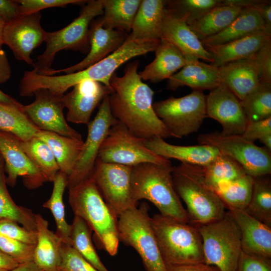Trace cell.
<instances>
[{"mask_svg": "<svg viewBox=\"0 0 271 271\" xmlns=\"http://www.w3.org/2000/svg\"><path fill=\"white\" fill-rule=\"evenodd\" d=\"M138 60L128 63L124 75L114 73L110 80L113 92L109 95L111 112L134 135L149 140L171 137L156 114L153 99L154 91L142 80L138 72Z\"/></svg>", "mask_w": 271, "mask_h": 271, "instance_id": "cell-1", "label": "cell"}, {"mask_svg": "<svg viewBox=\"0 0 271 271\" xmlns=\"http://www.w3.org/2000/svg\"><path fill=\"white\" fill-rule=\"evenodd\" d=\"M172 167L152 163L132 166L130 175L132 197L137 202L142 199L149 201L163 216L190 223L187 212L174 188Z\"/></svg>", "mask_w": 271, "mask_h": 271, "instance_id": "cell-2", "label": "cell"}, {"mask_svg": "<svg viewBox=\"0 0 271 271\" xmlns=\"http://www.w3.org/2000/svg\"><path fill=\"white\" fill-rule=\"evenodd\" d=\"M175 189L186 204L190 223L201 225L221 218L226 207L206 183L201 166L183 163L172 167Z\"/></svg>", "mask_w": 271, "mask_h": 271, "instance_id": "cell-3", "label": "cell"}, {"mask_svg": "<svg viewBox=\"0 0 271 271\" xmlns=\"http://www.w3.org/2000/svg\"><path fill=\"white\" fill-rule=\"evenodd\" d=\"M69 189V202L74 216L84 220L94 231L100 246L116 254L119 239L117 218L111 212L90 176Z\"/></svg>", "mask_w": 271, "mask_h": 271, "instance_id": "cell-4", "label": "cell"}, {"mask_svg": "<svg viewBox=\"0 0 271 271\" xmlns=\"http://www.w3.org/2000/svg\"><path fill=\"white\" fill-rule=\"evenodd\" d=\"M151 220L167 267L204 262L202 238L195 225L160 213Z\"/></svg>", "mask_w": 271, "mask_h": 271, "instance_id": "cell-5", "label": "cell"}, {"mask_svg": "<svg viewBox=\"0 0 271 271\" xmlns=\"http://www.w3.org/2000/svg\"><path fill=\"white\" fill-rule=\"evenodd\" d=\"M160 41L137 40L128 36L120 48L90 67L70 74L47 76L46 86L50 91L60 96L84 80L97 81L111 87L110 78L119 67L133 57L155 51Z\"/></svg>", "mask_w": 271, "mask_h": 271, "instance_id": "cell-6", "label": "cell"}, {"mask_svg": "<svg viewBox=\"0 0 271 271\" xmlns=\"http://www.w3.org/2000/svg\"><path fill=\"white\" fill-rule=\"evenodd\" d=\"M195 225L202 238L204 263L220 271H236L242 252L241 235L230 211L218 220Z\"/></svg>", "mask_w": 271, "mask_h": 271, "instance_id": "cell-7", "label": "cell"}, {"mask_svg": "<svg viewBox=\"0 0 271 271\" xmlns=\"http://www.w3.org/2000/svg\"><path fill=\"white\" fill-rule=\"evenodd\" d=\"M145 202L122 213L117 219L119 241L132 247L140 256L146 271H167L161 254Z\"/></svg>", "mask_w": 271, "mask_h": 271, "instance_id": "cell-8", "label": "cell"}, {"mask_svg": "<svg viewBox=\"0 0 271 271\" xmlns=\"http://www.w3.org/2000/svg\"><path fill=\"white\" fill-rule=\"evenodd\" d=\"M80 14L63 29L47 32L46 48L32 65L38 73L42 74L51 68L55 55L63 50L85 51L89 46V28L93 19L103 14L102 0H90L83 6Z\"/></svg>", "mask_w": 271, "mask_h": 271, "instance_id": "cell-9", "label": "cell"}, {"mask_svg": "<svg viewBox=\"0 0 271 271\" xmlns=\"http://www.w3.org/2000/svg\"><path fill=\"white\" fill-rule=\"evenodd\" d=\"M146 140L134 135L117 120L109 129L96 161L130 167L144 163L172 166L169 159L149 149L145 145Z\"/></svg>", "mask_w": 271, "mask_h": 271, "instance_id": "cell-10", "label": "cell"}, {"mask_svg": "<svg viewBox=\"0 0 271 271\" xmlns=\"http://www.w3.org/2000/svg\"><path fill=\"white\" fill-rule=\"evenodd\" d=\"M206 96L202 91H192L183 97L157 101L153 108L171 136L182 138L197 132L207 117Z\"/></svg>", "mask_w": 271, "mask_h": 271, "instance_id": "cell-11", "label": "cell"}, {"mask_svg": "<svg viewBox=\"0 0 271 271\" xmlns=\"http://www.w3.org/2000/svg\"><path fill=\"white\" fill-rule=\"evenodd\" d=\"M197 140L199 144L213 147L220 154L232 158L252 177L271 173L270 151L255 145L241 135L225 136L214 131L200 134Z\"/></svg>", "mask_w": 271, "mask_h": 271, "instance_id": "cell-12", "label": "cell"}, {"mask_svg": "<svg viewBox=\"0 0 271 271\" xmlns=\"http://www.w3.org/2000/svg\"><path fill=\"white\" fill-rule=\"evenodd\" d=\"M131 168L96 161L90 176L103 200L117 219L124 212L138 206L131 195Z\"/></svg>", "mask_w": 271, "mask_h": 271, "instance_id": "cell-13", "label": "cell"}, {"mask_svg": "<svg viewBox=\"0 0 271 271\" xmlns=\"http://www.w3.org/2000/svg\"><path fill=\"white\" fill-rule=\"evenodd\" d=\"M117 120L110 111L109 95L106 96L96 116L87 124V138L73 171L68 177L67 188H71L90 177L101 145L109 129Z\"/></svg>", "mask_w": 271, "mask_h": 271, "instance_id": "cell-14", "label": "cell"}, {"mask_svg": "<svg viewBox=\"0 0 271 271\" xmlns=\"http://www.w3.org/2000/svg\"><path fill=\"white\" fill-rule=\"evenodd\" d=\"M35 100L24 105V111L31 121L40 130L56 133L61 136L82 139L80 133L67 122L63 114L62 97L47 89L33 93Z\"/></svg>", "mask_w": 271, "mask_h": 271, "instance_id": "cell-15", "label": "cell"}, {"mask_svg": "<svg viewBox=\"0 0 271 271\" xmlns=\"http://www.w3.org/2000/svg\"><path fill=\"white\" fill-rule=\"evenodd\" d=\"M40 12L21 16L6 23L3 32L4 44L13 52L16 58L29 65L34 62L33 51L45 42L47 32L41 25Z\"/></svg>", "mask_w": 271, "mask_h": 271, "instance_id": "cell-16", "label": "cell"}, {"mask_svg": "<svg viewBox=\"0 0 271 271\" xmlns=\"http://www.w3.org/2000/svg\"><path fill=\"white\" fill-rule=\"evenodd\" d=\"M0 153L7 174V184L15 186L19 177L29 189L38 188L47 182L40 171L22 149L20 139L15 135L0 130Z\"/></svg>", "mask_w": 271, "mask_h": 271, "instance_id": "cell-17", "label": "cell"}, {"mask_svg": "<svg viewBox=\"0 0 271 271\" xmlns=\"http://www.w3.org/2000/svg\"><path fill=\"white\" fill-rule=\"evenodd\" d=\"M206 116L217 121L225 136L242 135L248 121L240 101L220 83L206 96Z\"/></svg>", "mask_w": 271, "mask_h": 271, "instance_id": "cell-18", "label": "cell"}, {"mask_svg": "<svg viewBox=\"0 0 271 271\" xmlns=\"http://www.w3.org/2000/svg\"><path fill=\"white\" fill-rule=\"evenodd\" d=\"M90 25L89 32L90 50L84 59L67 68L59 70L52 69L40 74L55 75L61 72L70 74L84 70L117 50L123 44L128 36L125 32L104 28L101 18L93 21Z\"/></svg>", "mask_w": 271, "mask_h": 271, "instance_id": "cell-19", "label": "cell"}, {"mask_svg": "<svg viewBox=\"0 0 271 271\" xmlns=\"http://www.w3.org/2000/svg\"><path fill=\"white\" fill-rule=\"evenodd\" d=\"M112 92L111 87L91 80H84L76 84L72 91L61 98L64 108L68 109L66 120L87 125L95 108Z\"/></svg>", "mask_w": 271, "mask_h": 271, "instance_id": "cell-20", "label": "cell"}, {"mask_svg": "<svg viewBox=\"0 0 271 271\" xmlns=\"http://www.w3.org/2000/svg\"><path fill=\"white\" fill-rule=\"evenodd\" d=\"M161 39L173 44L186 60L202 59L210 63L213 61L211 54L189 27L185 16H175L165 9Z\"/></svg>", "mask_w": 271, "mask_h": 271, "instance_id": "cell-21", "label": "cell"}, {"mask_svg": "<svg viewBox=\"0 0 271 271\" xmlns=\"http://www.w3.org/2000/svg\"><path fill=\"white\" fill-rule=\"evenodd\" d=\"M228 211L239 227L242 251L271 259V227L251 216L244 210Z\"/></svg>", "mask_w": 271, "mask_h": 271, "instance_id": "cell-22", "label": "cell"}, {"mask_svg": "<svg viewBox=\"0 0 271 271\" xmlns=\"http://www.w3.org/2000/svg\"><path fill=\"white\" fill-rule=\"evenodd\" d=\"M270 40L271 31L264 30L225 44L205 48L212 55L210 64L219 67L231 62L253 57Z\"/></svg>", "mask_w": 271, "mask_h": 271, "instance_id": "cell-23", "label": "cell"}, {"mask_svg": "<svg viewBox=\"0 0 271 271\" xmlns=\"http://www.w3.org/2000/svg\"><path fill=\"white\" fill-rule=\"evenodd\" d=\"M145 145L156 154L167 159H175L183 163L201 167L206 166L220 154L216 148L209 145H174L158 137L146 140Z\"/></svg>", "mask_w": 271, "mask_h": 271, "instance_id": "cell-24", "label": "cell"}, {"mask_svg": "<svg viewBox=\"0 0 271 271\" xmlns=\"http://www.w3.org/2000/svg\"><path fill=\"white\" fill-rule=\"evenodd\" d=\"M220 83L242 100L259 83L258 69L253 57L218 67Z\"/></svg>", "mask_w": 271, "mask_h": 271, "instance_id": "cell-25", "label": "cell"}, {"mask_svg": "<svg viewBox=\"0 0 271 271\" xmlns=\"http://www.w3.org/2000/svg\"><path fill=\"white\" fill-rule=\"evenodd\" d=\"M220 84L218 67L200 61L187 60L186 64L180 71L168 79L167 88L175 90L186 86L193 91L211 90Z\"/></svg>", "mask_w": 271, "mask_h": 271, "instance_id": "cell-26", "label": "cell"}, {"mask_svg": "<svg viewBox=\"0 0 271 271\" xmlns=\"http://www.w3.org/2000/svg\"><path fill=\"white\" fill-rule=\"evenodd\" d=\"M35 219L37 238L33 261L43 271H61L62 241L41 214H35Z\"/></svg>", "mask_w": 271, "mask_h": 271, "instance_id": "cell-27", "label": "cell"}, {"mask_svg": "<svg viewBox=\"0 0 271 271\" xmlns=\"http://www.w3.org/2000/svg\"><path fill=\"white\" fill-rule=\"evenodd\" d=\"M268 29L255 7L243 8L236 18L220 33L201 41L204 47L225 44L260 31Z\"/></svg>", "mask_w": 271, "mask_h": 271, "instance_id": "cell-28", "label": "cell"}, {"mask_svg": "<svg viewBox=\"0 0 271 271\" xmlns=\"http://www.w3.org/2000/svg\"><path fill=\"white\" fill-rule=\"evenodd\" d=\"M165 13V1H142L129 37L137 40H161Z\"/></svg>", "mask_w": 271, "mask_h": 271, "instance_id": "cell-29", "label": "cell"}, {"mask_svg": "<svg viewBox=\"0 0 271 271\" xmlns=\"http://www.w3.org/2000/svg\"><path fill=\"white\" fill-rule=\"evenodd\" d=\"M155 52V59L139 73L142 80L158 83L168 79L187 63L181 52L165 40H161Z\"/></svg>", "mask_w": 271, "mask_h": 271, "instance_id": "cell-30", "label": "cell"}, {"mask_svg": "<svg viewBox=\"0 0 271 271\" xmlns=\"http://www.w3.org/2000/svg\"><path fill=\"white\" fill-rule=\"evenodd\" d=\"M44 142L53 153L60 171L70 176L82 151L84 141L55 132L40 130L34 136Z\"/></svg>", "mask_w": 271, "mask_h": 271, "instance_id": "cell-31", "label": "cell"}, {"mask_svg": "<svg viewBox=\"0 0 271 271\" xmlns=\"http://www.w3.org/2000/svg\"><path fill=\"white\" fill-rule=\"evenodd\" d=\"M242 9L232 6L219 5L212 9L188 26L201 41L227 28Z\"/></svg>", "mask_w": 271, "mask_h": 271, "instance_id": "cell-32", "label": "cell"}, {"mask_svg": "<svg viewBox=\"0 0 271 271\" xmlns=\"http://www.w3.org/2000/svg\"><path fill=\"white\" fill-rule=\"evenodd\" d=\"M141 0H102L105 28L126 33L131 31L133 22L141 3Z\"/></svg>", "mask_w": 271, "mask_h": 271, "instance_id": "cell-33", "label": "cell"}, {"mask_svg": "<svg viewBox=\"0 0 271 271\" xmlns=\"http://www.w3.org/2000/svg\"><path fill=\"white\" fill-rule=\"evenodd\" d=\"M68 176L59 171L53 182L52 192L50 198L44 202L43 206L51 212L56 224V234L63 243L71 246L70 232L71 225L65 218L63 194L67 186Z\"/></svg>", "mask_w": 271, "mask_h": 271, "instance_id": "cell-34", "label": "cell"}, {"mask_svg": "<svg viewBox=\"0 0 271 271\" xmlns=\"http://www.w3.org/2000/svg\"><path fill=\"white\" fill-rule=\"evenodd\" d=\"M5 173V162L0 155V218L13 220L36 231L35 214L31 209L19 206L14 201L7 189Z\"/></svg>", "mask_w": 271, "mask_h": 271, "instance_id": "cell-35", "label": "cell"}, {"mask_svg": "<svg viewBox=\"0 0 271 271\" xmlns=\"http://www.w3.org/2000/svg\"><path fill=\"white\" fill-rule=\"evenodd\" d=\"M0 130L10 132L20 140L33 138L40 130L29 119L23 107L0 103Z\"/></svg>", "mask_w": 271, "mask_h": 271, "instance_id": "cell-36", "label": "cell"}, {"mask_svg": "<svg viewBox=\"0 0 271 271\" xmlns=\"http://www.w3.org/2000/svg\"><path fill=\"white\" fill-rule=\"evenodd\" d=\"M244 211L271 227V180L270 175L253 177L250 201Z\"/></svg>", "mask_w": 271, "mask_h": 271, "instance_id": "cell-37", "label": "cell"}, {"mask_svg": "<svg viewBox=\"0 0 271 271\" xmlns=\"http://www.w3.org/2000/svg\"><path fill=\"white\" fill-rule=\"evenodd\" d=\"M253 183V177L246 174L234 181L220 184L213 190L228 210H244L250 199Z\"/></svg>", "mask_w": 271, "mask_h": 271, "instance_id": "cell-38", "label": "cell"}, {"mask_svg": "<svg viewBox=\"0 0 271 271\" xmlns=\"http://www.w3.org/2000/svg\"><path fill=\"white\" fill-rule=\"evenodd\" d=\"M20 144L30 159L43 175L47 182H53L60 169L48 146L35 136L26 141L20 140Z\"/></svg>", "mask_w": 271, "mask_h": 271, "instance_id": "cell-39", "label": "cell"}, {"mask_svg": "<svg viewBox=\"0 0 271 271\" xmlns=\"http://www.w3.org/2000/svg\"><path fill=\"white\" fill-rule=\"evenodd\" d=\"M202 167L205 180L213 189L220 184L234 181L246 174L235 160L221 154Z\"/></svg>", "mask_w": 271, "mask_h": 271, "instance_id": "cell-40", "label": "cell"}, {"mask_svg": "<svg viewBox=\"0 0 271 271\" xmlns=\"http://www.w3.org/2000/svg\"><path fill=\"white\" fill-rule=\"evenodd\" d=\"M71 246L99 271H109L102 262L93 246L92 229L82 218L74 216L71 224Z\"/></svg>", "mask_w": 271, "mask_h": 271, "instance_id": "cell-41", "label": "cell"}, {"mask_svg": "<svg viewBox=\"0 0 271 271\" xmlns=\"http://www.w3.org/2000/svg\"><path fill=\"white\" fill-rule=\"evenodd\" d=\"M240 102L248 122L271 117V83L260 82Z\"/></svg>", "mask_w": 271, "mask_h": 271, "instance_id": "cell-42", "label": "cell"}, {"mask_svg": "<svg viewBox=\"0 0 271 271\" xmlns=\"http://www.w3.org/2000/svg\"><path fill=\"white\" fill-rule=\"evenodd\" d=\"M221 0L165 1L166 11L175 16L186 17L190 25L214 7L221 5Z\"/></svg>", "mask_w": 271, "mask_h": 271, "instance_id": "cell-43", "label": "cell"}, {"mask_svg": "<svg viewBox=\"0 0 271 271\" xmlns=\"http://www.w3.org/2000/svg\"><path fill=\"white\" fill-rule=\"evenodd\" d=\"M35 245L0 235V251L19 263L32 261Z\"/></svg>", "mask_w": 271, "mask_h": 271, "instance_id": "cell-44", "label": "cell"}, {"mask_svg": "<svg viewBox=\"0 0 271 271\" xmlns=\"http://www.w3.org/2000/svg\"><path fill=\"white\" fill-rule=\"evenodd\" d=\"M61 271H99L72 246L62 242Z\"/></svg>", "mask_w": 271, "mask_h": 271, "instance_id": "cell-45", "label": "cell"}, {"mask_svg": "<svg viewBox=\"0 0 271 271\" xmlns=\"http://www.w3.org/2000/svg\"><path fill=\"white\" fill-rule=\"evenodd\" d=\"M16 221L0 218V235L32 245L37 243L36 231L30 230Z\"/></svg>", "mask_w": 271, "mask_h": 271, "instance_id": "cell-46", "label": "cell"}, {"mask_svg": "<svg viewBox=\"0 0 271 271\" xmlns=\"http://www.w3.org/2000/svg\"><path fill=\"white\" fill-rule=\"evenodd\" d=\"M19 4L21 16L40 12L52 7H64L68 5H84L88 1L84 0H17Z\"/></svg>", "mask_w": 271, "mask_h": 271, "instance_id": "cell-47", "label": "cell"}, {"mask_svg": "<svg viewBox=\"0 0 271 271\" xmlns=\"http://www.w3.org/2000/svg\"><path fill=\"white\" fill-rule=\"evenodd\" d=\"M253 58L258 67L260 82L271 83V40L263 45Z\"/></svg>", "mask_w": 271, "mask_h": 271, "instance_id": "cell-48", "label": "cell"}, {"mask_svg": "<svg viewBox=\"0 0 271 271\" xmlns=\"http://www.w3.org/2000/svg\"><path fill=\"white\" fill-rule=\"evenodd\" d=\"M236 271H271V259L241 252Z\"/></svg>", "mask_w": 271, "mask_h": 271, "instance_id": "cell-49", "label": "cell"}, {"mask_svg": "<svg viewBox=\"0 0 271 271\" xmlns=\"http://www.w3.org/2000/svg\"><path fill=\"white\" fill-rule=\"evenodd\" d=\"M271 134V117L263 120L248 122L241 135L246 140L254 143Z\"/></svg>", "mask_w": 271, "mask_h": 271, "instance_id": "cell-50", "label": "cell"}, {"mask_svg": "<svg viewBox=\"0 0 271 271\" xmlns=\"http://www.w3.org/2000/svg\"><path fill=\"white\" fill-rule=\"evenodd\" d=\"M20 16L19 4L17 0H0V17L6 23L11 22Z\"/></svg>", "mask_w": 271, "mask_h": 271, "instance_id": "cell-51", "label": "cell"}, {"mask_svg": "<svg viewBox=\"0 0 271 271\" xmlns=\"http://www.w3.org/2000/svg\"><path fill=\"white\" fill-rule=\"evenodd\" d=\"M167 271H220L216 267L204 262L167 267Z\"/></svg>", "mask_w": 271, "mask_h": 271, "instance_id": "cell-52", "label": "cell"}, {"mask_svg": "<svg viewBox=\"0 0 271 271\" xmlns=\"http://www.w3.org/2000/svg\"><path fill=\"white\" fill-rule=\"evenodd\" d=\"M11 75V68L7 55L2 47H0V84L8 81Z\"/></svg>", "mask_w": 271, "mask_h": 271, "instance_id": "cell-53", "label": "cell"}, {"mask_svg": "<svg viewBox=\"0 0 271 271\" xmlns=\"http://www.w3.org/2000/svg\"><path fill=\"white\" fill-rule=\"evenodd\" d=\"M255 7L261 14L266 27L271 30V5L269 1H262Z\"/></svg>", "mask_w": 271, "mask_h": 271, "instance_id": "cell-54", "label": "cell"}, {"mask_svg": "<svg viewBox=\"0 0 271 271\" xmlns=\"http://www.w3.org/2000/svg\"><path fill=\"white\" fill-rule=\"evenodd\" d=\"M19 264L13 258L0 251V269L8 271L15 268Z\"/></svg>", "mask_w": 271, "mask_h": 271, "instance_id": "cell-55", "label": "cell"}, {"mask_svg": "<svg viewBox=\"0 0 271 271\" xmlns=\"http://www.w3.org/2000/svg\"><path fill=\"white\" fill-rule=\"evenodd\" d=\"M8 271H43L33 261L20 263Z\"/></svg>", "mask_w": 271, "mask_h": 271, "instance_id": "cell-56", "label": "cell"}, {"mask_svg": "<svg viewBox=\"0 0 271 271\" xmlns=\"http://www.w3.org/2000/svg\"><path fill=\"white\" fill-rule=\"evenodd\" d=\"M0 103L14 105L18 107H23L24 105L13 97L5 93L0 89Z\"/></svg>", "mask_w": 271, "mask_h": 271, "instance_id": "cell-57", "label": "cell"}, {"mask_svg": "<svg viewBox=\"0 0 271 271\" xmlns=\"http://www.w3.org/2000/svg\"><path fill=\"white\" fill-rule=\"evenodd\" d=\"M6 23L0 17V47H2L4 44L3 42V32Z\"/></svg>", "mask_w": 271, "mask_h": 271, "instance_id": "cell-58", "label": "cell"}, {"mask_svg": "<svg viewBox=\"0 0 271 271\" xmlns=\"http://www.w3.org/2000/svg\"><path fill=\"white\" fill-rule=\"evenodd\" d=\"M0 271H7V270H4V269H0Z\"/></svg>", "mask_w": 271, "mask_h": 271, "instance_id": "cell-59", "label": "cell"}, {"mask_svg": "<svg viewBox=\"0 0 271 271\" xmlns=\"http://www.w3.org/2000/svg\"><path fill=\"white\" fill-rule=\"evenodd\" d=\"M0 155H1V153H0Z\"/></svg>", "mask_w": 271, "mask_h": 271, "instance_id": "cell-60", "label": "cell"}]
</instances>
